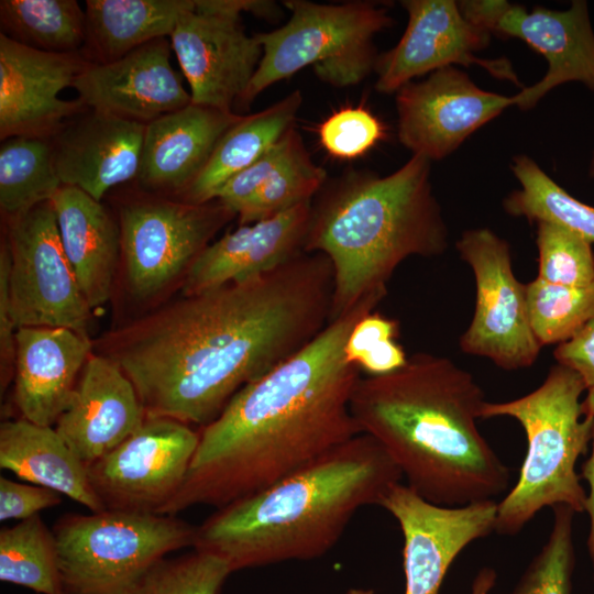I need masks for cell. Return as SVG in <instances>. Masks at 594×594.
Here are the masks:
<instances>
[{"instance_id": "obj_1", "label": "cell", "mask_w": 594, "mask_h": 594, "mask_svg": "<svg viewBox=\"0 0 594 594\" xmlns=\"http://www.w3.org/2000/svg\"><path fill=\"white\" fill-rule=\"evenodd\" d=\"M333 273L301 252L251 279L184 296L111 333L105 356L134 385L146 418L205 427L244 386L329 322Z\"/></svg>"}, {"instance_id": "obj_2", "label": "cell", "mask_w": 594, "mask_h": 594, "mask_svg": "<svg viewBox=\"0 0 594 594\" xmlns=\"http://www.w3.org/2000/svg\"><path fill=\"white\" fill-rule=\"evenodd\" d=\"M380 302L363 300L330 320L301 350L241 388L202 427L184 484L162 515L226 506L360 435L350 403L362 375L344 348L356 322Z\"/></svg>"}, {"instance_id": "obj_3", "label": "cell", "mask_w": 594, "mask_h": 594, "mask_svg": "<svg viewBox=\"0 0 594 594\" xmlns=\"http://www.w3.org/2000/svg\"><path fill=\"white\" fill-rule=\"evenodd\" d=\"M475 377L446 356L416 353L399 370L361 376L350 403L361 433L374 438L406 485L440 506L495 499L509 468L477 420L485 403Z\"/></svg>"}, {"instance_id": "obj_4", "label": "cell", "mask_w": 594, "mask_h": 594, "mask_svg": "<svg viewBox=\"0 0 594 594\" xmlns=\"http://www.w3.org/2000/svg\"><path fill=\"white\" fill-rule=\"evenodd\" d=\"M402 472L383 447L360 433L252 495L216 508L193 548L224 560L231 572L330 551L352 517L378 505Z\"/></svg>"}, {"instance_id": "obj_5", "label": "cell", "mask_w": 594, "mask_h": 594, "mask_svg": "<svg viewBox=\"0 0 594 594\" xmlns=\"http://www.w3.org/2000/svg\"><path fill=\"white\" fill-rule=\"evenodd\" d=\"M430 167L429 160L413 155L386 176L348 169L327 180L312 200L304 251L321 253L331 263L330 320L363 300L382 301L406 258L439 256L448 249Z\"/></svg>"}, {"instance_id": "obj_6", "label": "cell", "mask_w": 594, "mask_h": 594, "mask_svg": "<svg viewBox=\"0 0 594 594\" xmlns=\"http://www.w3.org/2000/svg\"><path fill=\"white\" fill-rule=\"evenodd\" d=\"M586 391L578 373L557 363L535 391L483 404L481 419L513 418L527 440L518 480L497 502V534H518L546 507L564 505L574 513L585 512L586 491L575 466L593 437L594 418L581 400Z\"/></svg>"}, {"instance_id": "obj_7", "label": "cell", "mask_w": 594, "mask_h": 594, "mask_svg": "<svg viewBox=\"0 0 594 594\" xmlns=\"http://www.w3.org/2000/svg\"><path fill=\"white\" fill-rule=\"evenodd\" d=\"M283 3L290 12L287 23L254 34L263 55L237 102L240 109H248L266 88L307 66H312L317 77L331 86L360 84L375 69V34L393 24L384 7L369 1Z\"/></svg>"}, {"instance_id": "obj_8", "label": "cell", "mask_w": 594, "mask_h": 594, "mask_svg": "<svg viewBox=\"0 0 594 594\" xmlns=\"http://www.w3.org/2000/svg\"><path fill=\"white\" fill-rule=\"evenodd\" d=\"M66 594H127L166 554L194 546L196 527L172 515L106 509L53 527Z\"/></svg>"}, {"instance_id": "obj_9", "label": "cell", "mask_w": 594, "mask_h": 594, "mask_svg": "<svg viewBox=\"0 0 594 594\" xmlns=\"http://www.w3.org/2000/svg\"><path fill=\"white\" fill-rule=\"evenodd\" d=\"M272 19L282 11L267 0H195L169 36L172 50L189 84L191 103L234 112L263 55L245 33L241 13Z\"/></svg>"}, {"instance_id": "obj_10", "label": "cell", "mask_w": 594, "mask_h": 594, "mask_svg": "<svg viewBox=\"0 0 594 594\" xmlns=\"http://www.w3.org/2000/svg\"><path fill=\"white\" fill-rule=\"evenodd\" d=\"M455 246L475 280L474 311L461 350L506 371L530 367L542 346L530 326L526 285L514 274L509 243L476 228L464 231Z\"/></svg>"}, {"instance_id": "obj_11", "label": "cell", "mask_w": 594, "mask_h": 594, "mask_svg": "<svg viewBox=\"0 0 594 594\" xmlns=\"http://www.w3.org/2000/svg\"><path fill=\"white\" fill-rule=\"evenodd\" d=\"M235 213L218 199L206 204L141 199L122 206L119 223L125 280L147 299L162 292L209 244Z\"/></svg>"}, {"instance_id": "obj_12", "label": "cell", "mask_w": 594, "mask_h": 594, "mask_svg": "<svg viewBox=\"0 0 594 594\" xmlns=\"http://www.w3.org/2000/svg\"><path fill=\"white\" fill-rule=\"evenodd\" d=\"M11 312L20 327H64L87 334L91 316L64 251L51 201L8 221Z\"/></svg>"}, {"instance_id": "obj_13", "label": "cell", "mask_w": 594, "mask_h": 594, "mask_svg": "<svg viewBox=\"0 0 594 594\" xmlns=\"http://www.w3.org/2000/svg\"><path fill=\"white\" fill-rule=\"evenodd\" d=\"M199 432L168 418H146L122 443L86 465L106 509L162 515L180 491Z\"/></svg>"}, {"instance_id": "obj_14", "label": "cell", "mask_w": 594, "mask_h": 594, "mask_svg": "<svg viewBox=\"0 0 594 594\" xmlns=\"http://www.w3.org/2000/svg\"><path fill=\"white\" fill-rule=\"evenodd\" d=\"M378 506L396 519L403 535L404 594H441L453 561L495 530L497 515L495 499L440 506L402 482L388 490Z\"/></svg>"}, {"instance_id": "obj_15", "label": "cell", "mask_w": 594, "mask_h": 594, "mask_svg": "<svg viewBox=\"0 0 594 594\" xmlns=\"http://www.w3.org/2000/svg\"><path fill=\"white\" fill-rule=\"evenodd\" d=\"M406 30L398 43L377 57L375 89L396 94L414 78L457 64H476L492 76L520 84L507 58L483 59L475 55L485 48L491 33L464 18L453 0H405Z\"/></svg>"}, {"instance_id": "obj_16", "label": "cell", "mask_w": 594, "mask_h": 594, "mask_svg": "<svg viewBox=\"0 0 594 594\" xmlns=\"http://www.w3.org/2000/svg\"><path fill=\"white\" fill-rule=\"evenodd\" d=\"M398 139L430 162L447 157L472 133L514 106L507 97L481 89L455 66L437 69L396 91Z\"/></svg>"}, {"instance_id": "obj_17", "label": "cell", "mask_w": 594, "mask_h": 594, "mask_svg": "<svg viewBox=\"0 0 594 594\" xmlns=\"http://www.w3.org/2000/svg\"><path fill=\"white\" fill-rule=\"evenodd\" d=\"M90 64L81 53H50L23 45L0 33V138L50 139L73 117L88 108L64 100Z\"/></svg>"}, {"instance_id": "obj_18", "label": "cell", "mask_w": 594, "mask_h": 594, "mask_svg": "<svg viewBox=\"0 0 594 594\" xmlns=\"http://www.w3.org/2000/svg\"><path fill=\"white\" fill-rule=\"evenodd\" d=\"M172 51L167 37L151 41L113 62L90 63L72 87L88 109L146 125L191 103Z\"/></svg>"}, {"instance_id": "obj_19", "label": "cell", "mask_w": 594, "mask_h": 594, "mask_svg": "<svg viewBox=\"0 0 594 594\" xmlns=\"http://www.w3.org/2000/svg\"><path fill=\"white\" fill-rule=\"evenodd\" d=\"M145 125L91 109L50 138L63 185L101 201L114 186L138 177Z\"/></svg>"}, {"instance_id": "obj_20", "label": "cell", "mask_w": 594, "mask_h": 594, "mask_svg": "<svg viewBox=\"0 0 594 594\" xmlns=\"http://www.w3.org/2000/svg\"><path fill=\"white\" fill-rule=\"evenodd\" d=\"M492 33L517 37L540 53L548 62L546 75L514 96V106L534 108L551 89L569 81H580L594 91V31L588 6L573 0L563 11L506 4Z\"/></svg>"}, {"instance_id": "obj_21", "label": "cell", "mask_w": 594, "mask_h": 594, "mask_svg": "<svg viewBox=\"0 0 594 594\" xmlns=\"http://www.w3.org/2000/svg\"><path fill=\"white\" fill-rule=\"evenodd\" d=\"M145 419L130 378L111 359L91 354L55 430L88 465L128 439Z\"/></svg>"}, {"instance_id": "obj_22", "label": "cell", "mask_w": 594, "mask_h": 594, "mask_svg": "<svg viewBox=\"0 0 594 594\" xmlns=\"http://www.w3.org/2000/svg\"><path fill=\"white\" fill-rule=\"evenodd\" d=\"M311 202L240 224L209 243L186 272L183 294L191 296L251 279L305 252Z\"/></svg>"}, {"instance_id": "obj_23", "label": "cell", "mask_w": 594, "mask_h": 594, "mask_svg": "<svg viewBox=\"0 0 594 594\" xmlns=\"http://www.w3.org/2000/svg\"><path fill=\"white\" fill-rule=\"evenodd\" d=\"M91 350L88 334L69 328H18L13 383L22 418L55 426L72 400Z\"/></svg>"}, {"instance_id": "obj_24", "label": "cell", "mask_w": 594, "mask_h": 594, "mask_svg": "<svg viewBox=\"0 0 594 594\" xmlns=\"http://www.w3.org/2000/svg\"><path fill=\"white\" fill-rule=\"evenodd\" d=\"M243 116L189 103L145 125L136 179L147 189L182 195Z\"/></svg>"}, {"instance_id": "obj_25", "label": "cell", "mask_w": 594, "mask_h": 594, "mask_svg": "<svg viewBox=\"0 0 594 594\" xmlns=\"http://www.w3.org/2000/svg\"><path fill=\"white\" fill-rule=\"evenodd\" d=\"M326 182V169L314 162L294 125L262 157L233 176L216 199L235 213L240 224H246L312 201Z\"/></svg>"}, {"instance_id": "obj_26", "label": "cell", "mask_w": 594, "mask_h": 594, "mask_svg": "<svg viewBox=\"0 0 594 594\" xmlns=\"http://www.w3.org/2000/svg\"><path fill=\"white\" fill-rule=\"evenodd\" d=\"M64 251L91 308L111 296L121 229L107 208L84 190L63 185L51 199Z\"/></svg>"}, {"instance_id": "obj_27", "label": "cell", "mask_w": 594, "mask_h": 594, "mask_svg": "<svg viewBox=\"0 0 594 594\" xmlns=\"http://www.w3.org/2000/svg\"><path fill=\"white\" fill-rule=\"evenodd\" d=\"M0 468L22 481L66 495L91 513L106 510L86 465L53 427L24 418L1 422Z\"/></svg>"}, {"instance_id": "obj_28", "label": "cell", "mask_w": 594, "mask_h": 594, "mask_svg": "<svg viewBox=\"0 0 594 594\" xmlns=\"http://www.w3.org/2000/svg\"><path fill=\"white\" fill-rule=\"evenodd\" d=\"M82 56L106 64L157 38L169 37L195 0H87Z\"/></svg>"}, {"instance_id": "obj_29", "label": "cell", "mask_w": 594, "mask_h": 594, "mask_svg": "<svg viewBox=\"0 0 594 594\" xmlns=\"http://www.w3.org/2000/svg\"><path fill=\"white\" fill-rule=\"evenodd\" d=\"M302 103L299 90L266 109L243 116L218 142L205 168L180 195L183 201L206 204L237 174L262 157L292 127Z\"/></svg>"}, {"instance_id": "obj_30", "label": "cell", "mask_w": 594, "mask_h": 594, "mask_svg": "<svg viewBox=\"0 0 594 594\" xmlns=\"http://www.w3.org/2000/svg\"><path fill=\"white\" fill-rule=\"evenodd\" d=\"M63 186L50 139L12 136L0 146V208L16 219L51 201Z\"/></svg>"}, {"instance_id": "obj_31", "label": "cell", "mask_w": 594, "mask_h": 594, "mask_svg": "<svg viewBox=\"0 0 594 594\" xmlns=\"http://www.w3.org/2000/svg\"><path fill=\"white\" fill-rule=\"evenodd\" d=\"M1 33L50 53H79L86 38V13L76 0H2Z\"/></svg>"}, {"instance_id": "obj_32", "label": "cell", "mask_w": 594, "mask_h": 594, "mask_svg": "<svg viewBox=\"0 0 594 594\" xmlns=\"http://www.w3.org/2000/svg\"><path fill=\"white\" fill-rule=\"evenodd\" d=\"M512 170L520 189L512 191L503 200L508 215L536 223H551L594 243V206L570 195L527 155H516Z\"/></svg>"}, {"instance_id": "obj_33", "label": "cell", "mask_w": 594, "mask_h": 594, "mask_svg": "<svg viewBox=\"0 0 594 594\" xmlns=\"http://www.w3.org/2000/svg\"><path fill=\"white\" fill-rule=\"evenodd\" d=\"M0 580L40 594H66L55 537L40 515L1 528Z\"/></svg>"}, {"instance_id": "obj_34", "label": "cell", "mask_w": 594, "mask_h": 594, "mask_svg": "<svg viewBox=\"0 0 594 594\" xmlns=\"http://www.w3.org/2000/svg\"><path fill=\"white\" fill-rule=\"evenodd\" d=\"M531 329L541 346L570 340L594 317V284L556 285L535 278L526 285Z\"/></svg>"}, {"instance_id": "obj_35", "label": "cell", "mask_w": 594, "mask_h": 594, "mask_svg": "<svg viewBox=\"0 0 594 594\" xmlns=\"http://www.w3.org/2000/svg\"><path fill=\"white\" fill-rule=\"evenodd\" d=\"M231 573L221 558L194 549L155 562L127 594H221Z\"/></svg>"}, {"instance_id": "obj_36", "label": "cell", "mask_w": 594, "mask_h": 594, "mask_svg": "<svg viewBox=\"0 0 594 594\" xmlns=\"http://www.w3.org/2000/svg\"><path fill=\"white\" fill-rule=\"evenodd\" d=\"M552 510L553 522L548 540L530 561L510 594H572L575 513L564 505L554 506Z\"/></svg>"}, {"instance_id": "obj_37", "label": "cell", "mask_w": 594, "mask_h": 594, "mask_svg": "<svg viewBox=\"0 0 594 594\" xmlns=\"http://www.w3.org/2000/svg\"><path fill=\"white\" fill-rule=\"evenodd\" d=\"M536 244L537 278L569 287L594 284V251L586 239L564 228L538 222Z\"/></svg>"}, {"instance_id": "obj_38", "label": "cell", "mask_w": 594, "mask_h": 594, "mask_svg": "<svg viewBox=\"0 0 594 594\" xmlns=\"http://www.w3.org/2000/svg\"><path fill=\"white\" fill-rule=\"evenodd\" d=\"M385 125L363 106L333 111L318 127L321 146L333 157L358 158L385 138Z\"/></svg>"}, {"instance_id": "obj_39", "label": "cell", "mask_w": 594, "mask_h": 594, "mask_svg": "<svg viewBox=\"0 0 594 594\" xmlns=\"http://www.w3.org/2000/svg\"><path fill=\"white\" fill-rule=\"evenodd\" d=\"M62 503L53 490L0 476V520H24Z\"/></svg>"}, {"instance_id": "obj_40", "label": "cell", "mask_w": 594, "mask_h": 594, "mask_svg": "<svg viewBox=\"0 0 594 594\" xmlns=\"http://www.w3.org/2000/svg\"><path fill=\"white\" fill-rule=\"evenodd\" d=\"M16 326L11 312L10 249L7 238L0 248V385L1 394L14 376Z\"/></svg>"}, {"instance_id": "obj_41", "label": "cell", "mask_w": 594, "mask_h": 594, "mask_svg": "<svg viewBox=\"0 0 594 594\" xmlns=\"http://www.w3.org/2000/svg\"><path fill=\"white\" fill-rule=\"evenodd\" d=\"M398 333L399 327L396 320L385 317L376 310L364 316L349 334L344 348L346 360L356 365L366 352L382 342L396 340Z\"/></svg>"}, {"instance_id": "obj_42", "label": "cell", "mask_w": 594, "mask_h": 594, "mask_svg": "<svg viewBox=\"0 0 594 594\" xmlns=\"http://www.w3.org/2000/svg\"><path fill=\"white\" fill-rule=\"evenodd\" d=\"M553 356L558 364L578 373L587 389L594 387V317L570 340L559 344Z\"/></svg>"}, {"instance_id": "obj_43", "label": "cell", "mask_w": 594, "mask_h": 594, "mask_svg": "<svg viewBox=\"0 0 594 594\" xmlns=\"http://www.w3.org/2000/svg\"><path fill=\"white\" fill-rule=\"evenodd\" d=\"M407 361L403 346L396 340H388L366 352L356 365L366 375L378 376L399 370Z\"/></svg>"}, {"instance_id": "obj_44", "label": "cell", "mask_w": 594, "mask_h": 594, "mask_svg": "<svg viewBox=\"0 0 594 594\" xmlns=\"http://www.w3.org/2000/svg\"><path fill=\"white\" fill-rule=\"evenodd\" d=\"M586 396L584 398V404L586 409L592 414L594 418V387L586 391ZM583 480L586 481L588 485V492H586V504L585 512L590 517V531L587 537V549L588 554L592 560L594 569V428L592 437V450L590 457L583 463L581 469V475Z\"/></svg>"}, {"instance_id": "obj_45", "label": "cell", "mask_w": 594, "mask_h": 594, "mask_svg": "<svg viewBox=\"0 0 594 594\" xmlns=\"http://www.w3.org/2000/svg\"><path fill=\"white\" fill-rule=\"evenodd\" d=\"M496 571L491 566H484L475 574L470 594H491L496 585Z\"/></svg>"}, {"instance_id": "obj_46", "label": "cell", "mask_w": 594, "mask_h": 594, "mask_svg": "<svg viewBox=\"0 0 594 594\" xmlns=\"http://www.w3.org/2000/svg\"><path fill=\"white\" fill-rule=\"evenodd\" d=\"M344 594H375V591L365 587H352L349 588Z\"/></svg>"}, {"instance_id": "obj_47", "label": "cell", "mask_w": 594, "mask_h": 594, "mask_svg": "<svg viewBox=\"0 0 594 594\" xmlns=\"http://www.w3.org/2000/svg\"><path fill=\"white\" fill-rule=\"evenodd\" d=\"M588 176L594 178V151L592 152L588 163Z\"/></svg>"}]
</instances>
